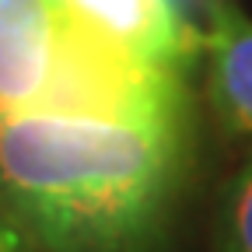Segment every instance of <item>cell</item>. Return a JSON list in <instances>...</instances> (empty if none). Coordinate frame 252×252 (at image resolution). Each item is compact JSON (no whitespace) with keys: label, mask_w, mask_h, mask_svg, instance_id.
Here are the masks:
<instances>
[{"label":"cell","mask_w":252,"mask_h":252,"mask_svg":"<svg viewBox=\"0 0 252 252\" xmlns=\"http://www.w3.org/2000/svg\"><path fill=\"white\" fill-rule=\"evenodd\" d=\"M56 7L84 39L144 67L182 74L203 53L168 0H56Z\"/></svg>","instance_id":"obj_3"},{"label":"cell","mask_w":252,"mask_h":252,"mask_svg":"<svg viewBox=\"0 0 252 252\" xmlns=\"http://www.w3.org/2000/svg\"><path fill=\"white\" fill-rule=\"evenodd\" d=\"M220 252H252V161L228 186L220 210Z\"/></svg>","instance_id":"obj_5"},{"label":"cell","mask_w":252,"mask_h":252,"mask_svg":"<svg viewBox=\"0 0 252 252\" xmlns=\"http://www.w3.org/2000/svg\"><path fill=\"white\" fill-rule=\"evenodd\" d=\"M70 53L74 28L56 0H0V119L53 109Z\"/></svg>","instance_id":"obj_2"},{"label":"cell","mask_w":252,"mask_h":252,"mask_svg":"<svg viewBox=\"0 0 252 252\" xmlns=\"http://www.w3.org/2000/svg\"><path fill=\"white\" fill-rule=\"evenodd\" d=\"M0 252H35L32 235L11 217V210L0 203Z\"/></svg>","instance_id":"obj_7"},{"label":"cell","mask_w":252,"mask_h":252,"mask_svg":"<svg viewBox=\"0 0 252 252\" xmlns=\"http://www.w3.org/2000/svg\"><path fill=\"white\" fill-rule=\"evenodd\" d=\"M186 144V105L4 116L0 203L49 252H130L161 220Z\"/></svg>","instance_id":"obj_1"},{"label":"cell","mask_w":252,"mask_h":252,"mask_svg":"<svg viewBox=\"0 0 252 252\" xmlns=\"http://www.w3.org/2000/svg\"><path fill=\"white\" fill-rule=\"evenodd\" d=\"M220 0H168V7L175 11L179 25L186 28V35L193 39L200 49H203V35H207V25L214 18Z\"/></svg>","instance_id":"obj_6"},{"label":"cell","mask_w":252,"mask_h":252,"mask_svg":"<svg viewBox=\"0 0 252 252\" xmlns=\"http://www.w3.org/2000/svg\"><path fill=\"white\" fill-rule=\"evenodd\" d=\"M203 53L217 119L231 137L252 140V18L235 0L217 4L203 35Z\"/></svg>","instance_id":"obj_4"}]
</instances>
